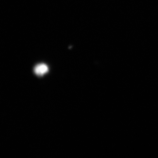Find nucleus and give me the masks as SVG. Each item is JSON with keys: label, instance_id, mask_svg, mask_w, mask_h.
<instances>
[{"label": "nucleus", "instance_id": "f257e3e1", "mask_svg": "<svg viewBox=\"0 0 158 158\" xmlns=\"http://www.w3.org/2000/svg\"><path fill=\"white\" fill-rule=\"evenodd\" d=\"M48 66L44 63L38 64L34 68V72L37 75L39 76L44 75L48 72Z\"/></svg>", "mask_w": 158, "mask_h": 158}]
</instances>
